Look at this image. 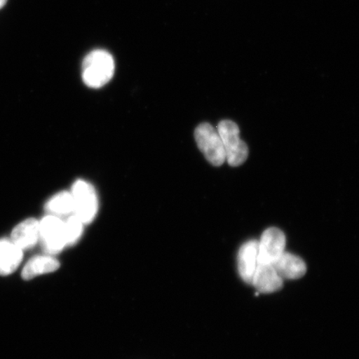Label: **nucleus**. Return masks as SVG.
I'll return each instance as SVG.
<instances>
[{"label": "nucleus", "mask_w": 359, "mask_h": 359, "mask_svg": "<svg viewBox=\"0 0 359 359\" xmlns=\"http://www.w3.org/2000/svg\"><path fill=\"white\" fill-rule=\"evenodd\" d=\"M115 62L114 57L105 50H94L83 62V80L89 88H100L114 77Z\"/></svg>", "instance_id": "obj_1"}, {"label": "nucleus", "mask_w": 359, "mask_h": 359, "mask_svg": "<svg viewBox=\"0 0 359 359\" xmlns=\"http://www.w3.org/2000/svg\"><path fill=\"white\" fill-rule=\"evenodd\" d=\"M217 131L224 146L226 160L231 167H239L248 158L249 149L240 137V129L231 120H223L219 123Z\"/></svg>", "instance_id": "obj_2"}, {"label": "nucleus", "mask_w": 359, "mask_h": 359, "mask_svg": "<svg viewBox=\"0 0 359 359\" xmlns=\"http://www.w3.org/2000/svg\"><path fill=\"white\" fill-rule=\"evenodd\" d=\"M195 138L199 149L206 160L215 167L226 161V154L217 128L209 123H201L195 130Z\"/></svg>", "instance_id": "obj_3"}, {"label": "nucleus", "mask_w": 359, "mask_h": 359, "mask_svg": "<svg viewBox=\"0 0 359 359\" xmlns=\"http://www.w3.org/2000/svg\"><path fill=\"white\" fill-rule=\"evenodd\" d=\"M74 213L83 224L91 223L98 210L97 192L91 184L79 180L72 189Z\"/></svg>", "instance_id": "obj_4"}, {"label": "nucleus", "mask_w": 359, "mask_h": 359, "mask_svg": "<svg viewBox=\"0 0 359 359\" xmlns=\"http://www.w3.org/2000/svg\"><path fill=\"white\" fill-rule=\"evenodd\" d=\"M40 239L45 252L52 255L67 246L65 222L56 215H48L39 222Z\"/></svg>", "instance_id": "obj_5"}, {"label": "nucleus", "mask_w": 359, "mask_h": 359, "mask_svg": "<svg viewBox=\"0 0 359 359\" xmlns=\"http://www.w3.org/2000/svg\"><path fill=\"white\" fill-rule=\"evenodd\" d=\"M258 242L259 264H273L285 251V236L276 227L264 231Z\"/></svg>", "instance_id": "obj_6"}, {"label": "nucleus", "mask_w": 359, "mask_h": 359, "mask_svg": "<svg viewBox=\"0 0 359 359\" xmlns=\"http://www.w3.org/2000/svg\"><path fill=\"white\" fill-rule=\"evenodd\" d=\"M238 271L241 279L247 284H252L253 278L259 266V242L251 240L242 245L238 252Z\"/></svg>", "instance_id": "obj_7"}, {"label": "nucleus", "mask_w": 359, "mask_h": 359, "mask_svg": "<svg viewBox=\"0 0 359 359\" xmlns=\"http://www.w3.org/2000/svg\"><path fill=\"white\" fill-rule=\"evenodd\" d=\"M252 285L258 293H273L282 289L283 279L271 264H259Z\"/></svg>", "instance_id": "obj_8"}, {"label": "nucleus", "mask_w": 359, "mask_h": 359, "mask_svg": "<svg viewBox=\"0 0 359 359\" xmlns=\"http://www.w3.org/2000/svg\"><path fill=\"white\" fill-rule=\"evenodd\" d=\"M12 242L22 250L33 248L40 239L39 222L28 219L13 229Z\"/></svg>", "instance_id": "obj_9"}, {"label": "nucleus", "mask_w": 359, "mask_h": 359, "mask_svg": "<svg viewBox=\"0 0 359 359\" xmlns=\"http://www.w3.org/2000/svg\"><path fill=\"white\" fill-rule=\"evenodd\" d=\"M273 266L283 280L299 279L307 271L306 264L302 258L286 251L273 264Z\"/></svg>", "instance_id": "obj_10"}, {"label": "nucleus", "mask_w": 359, "mask_h": 359, "mask_svg": "<svg viewBox=\"0 0 359 359\" xmlns=\"http://www.w3.org/2000/svg\"><path fill=\"white\" fill-rule=\"evenodd\" d=\"M22 259V250L7 240L0 241V275L8 276L15 272Z\"/></svg>", "instance_id": "obj_11"}, {"label": "nucleus", "mask_w": 359, "mask_h": 359, "mask_svg": "<svg viewBox=\"0 0 359 359\" xmlns=\"http://www.w3.org/2000/svg\"><path fill=\"white\" fill-rule=\"evenodd\" d=\"M60 264L51 255H41L31 259L22 271V279L29 280L39 276L55 272L60 269Z\"/></svg>", "instance_id": "obj_12"}, {"label": "nucleus", "mask_w": 359, "mask_h": 359, "mask_svg": "<svg viewBox=\"0 0 359 359\" xmlns=\"http://www.w3.org/2000/svg\"><path fill=\"white\" fill-rule=\"evenodd\" d=\"M48 212L56 215H67L74 213V199L72 193L60 192L47 203Z\"/></svg>", "instance_id": "obj_13"}, {"label": "nucleus", "mask_w": 359, "mask_h": 359, "mask_svg": "<svg viewBox=\"0 0 359 359\" xmlns=\"http://www.w3.org/2000/svg\"><path fill=\"white\" fill-rule=\"evenodd\" d=\"M83 223L73 215L65 222L67 245H74L83 235Z\"/></svg>", "instance_id": "obj_14"}, {"label": "nucleus", "mask_w": 359, "mask_h": 359, "mask_svg": "<svg viewBox=\"0 0 359 359\" xmlns=\"http://www.w3.org/2000/svg\"><path fill=\"white\" fill-rule=\"evenodd\" d=\"M6 2H7V0H0V8H3L4 6H6Z\"/></svg>", "instance_id": "obj_15"}]
</instances>
